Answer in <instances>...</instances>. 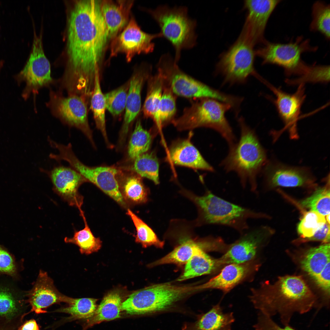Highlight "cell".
I'll use <instances>...</instances> for the list:
<instances>
[{
  "instance_id": "21",
  "label": "cell",
  "mask_w": 330,
  "mask_h": 330,
  "mask_svg": "<svg viewBox=\"0 0 330 330\" xmlns=\"http://www.w3.org/2000/svg\"><path fill=\"white\" fill-rule=\"evenodd\" d=\"M152 66L143 64L135 71L130 79L127 98L125 113L121 131V138H125L130 124L141 108V93L145 82L151 75Z\"/></svg>"
},
{
  "instance_id": "24",
  "label": "cell",
  "mask_w": 330,
  "mask_h": 330,
  "mask_svg": "<svg viewBox=\"0 0 330 330\" xmlns=\"http://www.w3.org/2000/svg\"><path fill=\"white\" fill-rule=\"evenodd\" d=\"M180 242L171 252L152 262L149 266L152 267L168 264H184L200 249H211L214 248L215 246L214 238L211 236L197 239L185 237L181 239Z\"/></svg>"
},
{
  "instance_id": "4",
  "label": "cell",
  "mask_w": 330,
  "mask_h": 330,
  "mask_svg": "<svg viewBox=\"0 0 330 330\" xmlns=\"http://www.w3.org/2000/svg\"><path fill=\"white\" fill-rule=\"evenodd\" d=\"M181 193L194 203L198 216L196 225L223 226L231 227L240 234L249 228L248 220L264 218V214L227 201L207 190L202 196L182 189Z\"/></svg>"
},
{
  "instance_id": "43",
  "label": "cell",
  "mask_w": 330,
  "mask_h": 330,
  "mask_svg": "<svg viewBox=\"0 0 330 330\" xmlns=\"http://www.w3.org/2000/svg\"><path fill=\"white\" fill-rule=\"evenodd\" d=\"M129 84L128 82L104 95L106 109L114 116L125 109Z\"/></svg>"
},
{
  "instance_id": "13",
  "label": "cell",
  "mask_w": 330,
  "mask_h": 330,
  "mask_svg": "<svg viewBox=\"0 0 330 330\" xmlns=\"http://www.w3.org/2000/svg\"><path fill=\"white\" fill-rule=\"evenodd\" d=\"M162 37L160 32L150 34L142 31L131 16L122 31L111 41L110 58L123 53L127 61L130 62L136 54L152 52L155 47L153 40Z\"/></svg>"
},
{
  "instance_id": "18",
  "label": "cell",
  "mask_w": 330,
  "mask_h": 330,
  "mask_svg": "<svg viewBox=\"0 0 330 330\" xmlns=\"http://www.w3.org/2000/svg\"><path fill=\"white\" fill-rule=\"evenodd\" d=\"M267 233L265 228H249L241 234L238 239L229 245L225 254L218 259L221 266L250 261L255 257Z\"/></svg>"
},
{
  "instance_id": "50",
  "label": "cell",
  "mask_w": 330,
  "mask_h": 330,
  "mask_svg": "<svg viewBox=\"0 0 330 330\" xmlns=\"http://www.w3.org/2000/svg\"><path fill=\"white\" fill-rule=\"evenodd\" d=\"M326 222L330 224V214L326 215Z\"/></svg>"
},
{
  "instance_id": "46",
  "label": "cell",
  "mask_w": 330,
  "mask_h": 330,
  "mask_svg": "<svg viewBox=\"0 0 330 330\" xmlns=\"http://www.w3.org/2000/svg\"><path fill=\"white\" fill-rule=\"evenodd\" d=\"M0 272L12 276L17 274L14 260L11 255L0 244Z\"/></svg>"
},
{
  "instance_id": "1",
  "label": "cell",
  "mask_w": 330,
  "mask_h": 330,
  "mask_svg": "<svg viewBox=\"0 0 330 330\" xmlns=\"http://www.w3.org/2000/svg\"><path fill=\"white\" fill-rule=\"evenodd\" d=\"M101 0L76 1L68 31V60L61 81L67 91L88 94L93 91L109 41L101 8Z\"/></svg>"
},
{
  "instance_id": "10",
  "label": "cell",
  "mask_w": 330,
  "mask_h": 330,
  "mask_svg": "<svg viewBox=\"0 0 330 330\" xmlns=\"http://www.w3.org/2000/svg\"><path fill=\"white\" fill-rule=\"evenodd\" d=\"M56 158L58 161L64 160L68 163L70 167L87 182L95 185L119 204L125 206L117 178L118 171L116 168L107 166L91 167L84 164L75 155L70 144L60 148Z\"/></svg>"
},
{
  "instance_id": "20",
  "label": "cell",
  "mask_w": 330,
  "mask_h": 330,
  "mask_svg": "<svg viewBox=\"0 0 330 330\" xmlns=\"http://www.w3.org/2000/svg\"><path fill=\"white\" fill-rule=\"evenodd\" d=\"M265 83L275 94L274 103L277 110L291 137H296V122L305 98L304 84H299L296 92L290 94L271 86L267 82Z\"/></svg>"
},
{
  "instance_id": "6",
  "label": "cell",
  "mask_w": 330,
  "mask_h": 330,
  "mask_svg": "<svg viewBox=\"0 0 330 330\" xmlns=\"http://www.w3.org/2000/svg\"><path fill=\"white\" fill-rule=\"evenodd\" d=\"M145 10L158 24L162 37L174 47V59L178 63L182 50L191 49L196 44V21L189 16L187 8L184 6L171 8L161 5Z\"/></svg>"
},
{
  "instance_id": "30",
  "label": "cell",
  "mask_w": 330,
  "mask_h": 330,
  "mask_svg": "<svg viewBox=\"0 0 330 330\" xmlns=\"http://www.w3.org/2000/svg\"><path fill=\"white\" fill-rule=\"evenodd\" d=\"M235 321L232 312L224 313L219 303L202 314L196 324V330H231Z\"/></svg>"
},
{
  "instance_id": "28",
  "label": "cell",
  "mask_w": 330,
  "mask_h": 330,
  "mask_svg": "<svg viewBox=\"0 0 330 330\" xmlns=\"http://www.w3.org/2000/svg\"><path fill=\"white\" fill-rule=\"evenodd\" d=\"M147 96L143 107L144 115L152 119L156 128L160 129L159 110L162 95L163 82L161 75L157 72L151 75L148 79Z\"/></svg>"
},
{
  "instance_id": "38",
  "label": "cell",
  "mask_w": 330,
  "mask_h": 330,
  "mask_svg": "<svg viewBox=\"0 0 330 330\" xmlns=\"http://www.w3.org/2000/svg\"><path fill=\"white\" fill-rule=\"evenodd\" d=\"M134 160L132 169L138 175L152 180L156 185L159 183V164L154 153H145Z\"/></svg>"
},
{
  "instance_id": "27",
  "label": "cell",
  "mask_w": 330,
  "mask_h": 330,
  "mask_svg": "<svg viewBox=\"0 0 330 330\" xmlns=\"http://www.w3.org/2000/svg\"><path fill=\"white\" fill-rule=\"evenodd\" d=\"M329 243L310 248L303 254L301 266L314 280L330 263Z\"/></svg>"
},
{
  "instance_id": "11",
  "label": "cell",
  "mask_w": 330,
  "mask_h": 330,
  "mask_svg": "<svg viewBox=\"0 0 330 330\" xmlns=\"http://www.w3.org/2000/svg\"><path fill=\"white\" fill-rule=\"evenodd\" d=\"M253 47L246 41L238 38L222 54L216 66V70L223 76L225 83H244L249 76L256 72L254 66L255 53Z\"/></svg>"
},
{
  "instance_id": "37",
  "label": "cell",
  "mask_w": 330,
  "mask_h": 330,
  "mask_svg": "<svg viewBox=\"0 0 330 330\" xmlns=\"http://www.w3.org/2000/svg\"><path fill=\"white\" fill-rule=\"evenodd\" d=\"M127 214L129 216L135 227L136 234L135 241L140 244L144 248L153 245L162 248L164 241L160 240L153 230L130 209L127 210Z\"/></svg>"
},
{
  "instance_id": "48",
  "label": "cell",
  "mask_w": 330,
  "mask_h": 330,
  "mask_svg": "<svg viewBox=\"0 0 330 330\" xmlns=\"http://www.w3.org/2000/svg\"><path fill=\"white\" fill-rule=\"evenodd\" d=\"M18 330H39V329L36 321L32 319L26 321L21 325Z\"/></svg>"
},
{
  "instance_id": "19",
  "label": "cell",
  "mask_w": 330,
  "mask_h": 330,
  "mask_svg": "<svg viewBox=\"0 0 330 330\" xmlns=\"http://www.w3.org/2000/svg\"><path fill=\"white\" fill-rule=\"evenodd\" d=\"M28 297L27 301L31 306V312L37 314L46 313V309L54 304L61 302L68 304L72 299L61 293L55 286L53 279L47 272L42 270H40Z\"/></svg>"
},
{
  "instance_id": "32",
  "label": "cell",
  "mask_w": 330,
  "mask_h": 330,
  "mask_svg": "<svg viewBox=\"0 0 330 330\" xmlns=\"http://www.w3.org/2000/svg\"><path fill=\"white\" fill-rule=\"evenodd\" d=\"M100 72L96 74L93 91L91 95V108L96 126L102 134L106 143L110 145L106 129L105 112L106 109L105 95L100 84Z\"/></svg>"
},
{
  "instance_id": "5",
  "label": "cell",
  "mask_w": 330,
  "mask_h": 330,
  "mask_svg": "<svg viewBox=\"0 0 330 330\" xmlns=\"http://www.w3.org/2000/svg\"><path fill=\"white\" fill-rule=\"evenodd\" d=\"M231 109L230 104L215 99H196L172 123L180 131L201 127L212 129L220 134L230 147L236 143V139L225 115Z\"/></svg>"
},
{
  "instance_id": "3",
  "label": "cell",
  "mask_w": 330,
  "mask_h": 330,
  "mask_svg": "<svg viewBox=\"0 0 330 330\" xmlns=\"http://www.w3.org/2000/svg\"><path fill=\"white\" fill-rule=\"evenodd\" d=\"M240 129L239 141L229 147L227 156L221 163L227 172L234 171L245 188L248 183L251 191L257 189L258 174L266 163V152L254 130L245 123L242 117L238 119Z\"/></svg>"
},
{
  "instance_id": "16",
  "label": "cell",
  "mask_w": 330,
  "mask_h": 330,
  "mask_svg": "<svg viewBox=\"0 0 330 330\" xmlns=\"http://www.w3.org/2000/svg\"><path fill=\"white\" fill-rule=\"evenodd\" d=\"M40 171L46 174L53 185L54 191L69 205L82 211L83 197L79 189L87 180L71 167L62 165L47 170L41 168Z\"/></svg>"
},
{
  "instance_id": "26",
  "label": "cell",
  "mask_w": 330,
  "mask_h": 330,
  "mask_svg": "<svg viewBox=\"0 0 330 330\" xmlns=\"http://www.w3.org/2000/svg\"><path fill=\"white\" fill-rule=\"evenodd\" d=\"M23 302L10 288L0 286V319L18 329L25 315Z\"/></svg>"
},
{
  "instance_id": "41",
  "label": "cell",
  "mask_w": 330,
  "mask_h": 330,
  "mask_svg": "<svg viewBox=\"0 0 330 330\" xmlns=\"http://www.w3.org/2000/svg\"><path fill=\"white\" fill-rule=\"evenodd\" d=\"M176 97L169 87L163 85L159 110L161 128L172 123L175 119Z\"/></svg>"
},
{
  "instance_id": "8",
  "label": "cell",
  "mask_w": 330,
  "mask_h": 330,
  "mask_svg": "<svg viewBox=\"0 0 330 330\" xmlns=\"http://www.w3.org/2000/svg\"><path fill=\"white\" fill-rule=\"evenodd\" d=\"M169 53L162 55L156 65L163 85L169 87L176 96L195 99L211 98L233 104V96L222 93L187 74L179 68Z\"/></svg>"
},
{
  "instance_id": "12",
  "label": "cell",
  "mask_w": 330,
  "mask_h": 330,
  "mask_svg": "<svg viewBox=\"0 0 330 330\" xmlns=\"http://www.w3.org/2000/svg\"><path fill=\"white\" fill-rule=\"evenodd\" d=\"M85 100L80 96L72 94L65 97L51 91L47 105L54 116L64 124L80 130L95 147Z\"/></svg>"
},
{
  "instance_id": "40",
  "label": "cell",
  "mask_w": 330,
  "mask_h": 330,
  "mask_svg": "<svg viewBox=\"0 0 330 330\" xmlns=\"http://www.w3.org/2000/svg\"><path fill=\"white\" fill-rule=\"evenodd\" d=\"M330 5L320 1L315 2L312 9L311 30L320 32L327 39L330 38Z\"/></svg>"
},
{
  "instance_id": "17",
  "label": "cell",
  "mask_w": 330,
  "mask_h": 330,
  "mask_svg": "<svg viewBox=\"0 0 330 330\" xmlns=\"http://www.w3.org/2000/svg\"><path fill=\"white\" fill-rule=\"evenodd\" d=\"M264 174L268 185L272 187L312 186L314 178L310 170L304 167L289 166L276 161L266 163Z\"/></svg>"
},
{
  "instance_id": "31",
  "label": "cell",
  "mask_w": 330,
  "mask_h": 330,
  "mask_svg": "<svg viewBox=\"0 0 330 330\" xmlns=\"http://www.w3.org/2000/svg\"><path fill=\"white\" fill-rule=\"evenodd\" d=\"M201 249L186 263L184 271L177 280L182 281L210 274L220 266L218 259H214Z\"/></svg>"
},
{
  "instance_id": "51",
  "label": "cell",
  "mask_w": 330,
  "mask_h": 330,
  "mask_svg": "<svg viewBox=\"0 0 330 330\" xmlns=\"http://www.w3.org/2000/svg\"><path fill=\"white\" fill-rule=\"evenodd\" d=\"M3 64L2 62V61H0V70Z\"/></svg>"
},
{
  "instance_id": "9",
  "label": "cell",
  "mask_w": 330,
  "mask_h": 330,
  "mask_svg": "<svg viewBox=\"0 0 330 330\" xmlns=\"http://www.w3.org/2000/svg\"><path fill=\"white\" fill-rule=\"evenodd\" d=\"M308 39L299 37L294 42L286 44L273 43L266 41L262 47L255 51V55L260 57L263 64H276L282 67L288 75H301L306 64L302 60L304 53L315 51Z\"/></svg>"
},
{
  "instance_id": "29",
  "label": "cell",
  "mask_w": 330,
  "mask_h": 330,
  "mask_svg": "<svg viewBox=\"0 0 330 330\" xmlns=\"http://www.w3.org/2000/svg\"><path fill=\"white\" fill-rule=\"evenodd\" d=\"M122 303V297L117 291H112L107 294L97 308L93 316L87 320L83 330L103 321L120 318Z\"/></svg>"
},
{
  "instance_id": "42",
  "label": "cell",
  "mask_w": 330,
  "mask_h": 330,
  "mask_svg": "<svg viewBox=\"0 0 330 330\" xmlns=\"http://www.w3.org/2000/svg\"><path fill=\"white\" fill-rule=\"evenodd\" d=\"M324 216L312 211L304 213L297 226V231L305 240L312 237L326 222Z\"/></svg>"
},
{
  "instance_id": "36",
  "label": "cell",
  "mask_w": 330,
  "mask_h": 330,
  "mask_svg": "<svg viewBox=\"0 0 330 330\" xmlns=\"http://www.w3.org/2000/svg\"><path fill=\"white\" fill-rule=\"evenodd\" d=\"M152 138L150 132L144 129L140 120H138L128 144L127 152L129 158L134 160L146 153L150 147Z\"/></svg>"
},
{
  "instance_id": "14",
  "label": "cell",
  "mask_w": 330,
  "mask_h": 330,
  "mask_svg": "<svg viewBox=\"0 0 330 330\" xmlns=\"http://www.w3.org/2000/svg\"><path fill=\"white\" fill-rule=\"evenodd\" d=\"M16 78L19 82L24 81L26 83L22 94L25 99L53 82L50 63L43 51L41 37L35 38L29 59Z\"/></svg>"
},
{
  "instance_id": "2",
  "label": "cell",
  "mask_w": 330,
  "mask_h": 330,
  "mask_svg": "<svg viewBox=\"0 0 330 330\" xmlns=\"http://www.w3.org/2000/svg\"><path fill=\"white\" fill-rule=\"evenodd\" d=\"M251 292L254 307L271 317L279 315L284 326L289 324L295 314L307 313L317 304V296L301 276L280 277L274 283L266 282Z\"/></svg>"
},
{
  "instance_id": "44",
  "label": "cell",
  "mask_w": 330,
  "mask_h": 330,
  "mask_svg": "<svg viewBox=\"0 0 330 330\" xmlns=\"http://www.w3.org/2000/svg\"><path fill=\"white\" fill-rule=\"evenodd\" d=\"M329 66L307 65L304 72L299 78L288 81V82L295 84H304L306 82L325 83L329 81Z\"/></svg>"
},
{
  "instance_id": "15",
  "label": "cell",
  "mask_w": 330,
  "mask_h": 330,
  "mask_svg": "<svg viewBox=\"0 0 330 330\" xmlns=\"http://www.w3.org/2000/svg\"><path fill=\"white\" fill-rule=\"evenodd\" d=\"M281 1L280 0H251L244 1L248 15L239 38L254 46L264 44L267 41L264 32L271 13Z\"/></svg>"
},
{
  "instance_id": "39",
  "label": "cell",
  "mask_w": 330,
  "mask_h": 330,
  "mask_svg": "<svg viewBox=\"0 0 330 330\" xmlns=\"http://www.w3.org/2000/svg\"><path fill=\"white\" fill-rule=\"evenodd\" d=\"M329 182L317 189L310 196L301 202V205L323 216L330 214Z\"/></svg>"
},
{
  "instance_id": "35",
  "label": "cell",
  "mask_w": 330,
  "mask_h": 330,
  "mask_svg": "<svg viewBox=\"0 0 330 330\" xmlns=\"http://www.w3.org/2000/svg\"><path fill=\"white\" fill-rule=\"evenodd\" d=\"M119 188L123 199L128 201L140 204L148 201V191L138 175H130L126 177Z\"/></svg>"
},
{
  "instance_id": "45",
  "label": "cell",
  "mask_w": 330,
  "mask_h": 330,
  "mask_svg": "<svg viewBox=\"0 0 330 330\" xmlns=\"http://www.w3.org/2000/svg\"><path fill=\"white\" fill-rule=\"evenodd\" d=\"M255 330H296L289 325L282 327L271 317L258 311L257 321L253 325Z\"/></svg>"
},
{
  "instance_id": "47",
  "label": "cell",
  "mask_w": 330,
  "mask_h": 330,
  "mask_svg": "<svg viewBox=\"0 0 330 330\" xmlns=\"http://www.w3.org/2000/svg\"><path fill=\"white\" fill-rule=\"evenodd\" d=\"M305 240L307 241H321L324 244L329 243L330 242V224L326 222L312 237Z\"/></svg>"
},
{
  "instance_id": "33",
  "label": "cell",
  "mask_w": 330,
  "mask_h": 330,
  "mask_svg": "<svg viewBox=\"0 0 330 330\" xmlns=\"http://www.w3.org/2000/svg\"><path fill=\"white\" fill-rule=\"evenodd\" d=\"M80 213L84 221V228L79 231L75 230L73 236L71 238L65 237L64 241L66 243L77 245L82 254L89 255L97 252L101 249L102 241L99 238L96 237L93 235L87 223L83 211Z\"/></svg>"
},
{
  "instance_id": "7",
  "label": "cell",
  "mask_w": 330,
  "mask_h": 330,
  "mask_svg": "<svg viewBox=\"0 0 330 330\" xmlns=\"http://www.w3.org/2000/svg\"><path fill=\"white\" fill-rule=\"evenodd\" d=\"M196 291L195 285H178L169 282L156 284L131 294L122 302L121 309L130 315L163 310Z\"/></svg>"
},
{
  "instance_id": "34",
  "label": "cell",
  "mask_w": 330,
  "mask_h": 330,
  "mask_svg": "<svg viewBox=\"0 0 330 330\" xmlns=\"http://www.w3.org/2000/svg\"><path fill=\"white\" fill-rule=\"evenodd\" d=\"M97 299L92 298H72L65 307L58 309L54 312L68 314V321L88 319L94 315L97 308Z\"/></svg>"
},
{
  "instance_id": "23",
  "label": "cell",
  "mask_w": 330,
  "mask_h": 330,
  "mask_svg": "<svg viewBox=\"0 0 330 330\" xmlns=\"http://www.w3.org/2000/svg\"><path fill=\"white\" fill-rule=\"evenodd\" d=\"M193 134L190 132L187 138L178 139L172 143L169 149L170 160L176 165L213 172L214 168L191 143Z\"/></svg>"
},
{
  "instance_id": "25",
  "label": "cell",
  "mask_w": 330,
  "mask_h": 330,
  "mask_svg": "<svg viewBox=\"0 0 330 330\" xmlns=\"http://www.w3.org/2000/svg\"><path fill=\"white\" fill-rule=\"evenodd\" d=\"M255 267L249 262L228 264L217 275L205 283L199 285L200 290L217 289L227 293L247 277Z\"/></svg>"
},
{
  "instance_id": "49",
  "label": "cell",
  "mask_w": 330,
  "mask_h": 330,
  "mask_svg": "<svg viewBox=\"0 0 330 330\" xmlns=\"http://www.w3.org/2000/svg\"><path fill=\"white\" fill-rule=\"evenodd\" d=\"M0 330H15L0 319Z\"/></svg>"
},
{
  "instance_id": "22",
  "label": "cell",
  "mask_w": 330,
  "mask_h": 330,
  "mask_svg": "<svg viewBox=\"0 0 330 330\" xmlns=\"http://www.w3.org/2000/svg\"><path fill=\"white\" fill-rule=\"evenodd\" d=\"M134 0H101V13L106 27L109 41L126 26L130 20Z\"/></svg>"
}]
</instances>
